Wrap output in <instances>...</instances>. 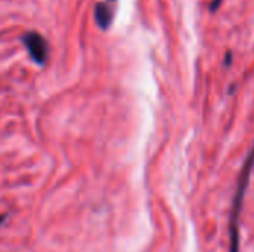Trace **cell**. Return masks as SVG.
<instances>
[{
  "label": "cell",
  "mask_w": 254,
  "mask_h": 252,
  "mask_svg": "<svg viewBox=\"0 0 254 252\" xmlns=\"http://www.w3.org/2000/svg\"><path fill=\"white\" fill-rule=\"evenodd\" d=\"M254 168V146L247 154L244 165L241 168L238 184L235 190V196L232 201V209H231V220H229V252L240 251V215L244 205L246 192L250 183V175Z\"/></svg>",
  "instance_id": "1"
},
{
  "label": "cell",
  "mask_w": 254,
  "mask_h": 252,
  "mask_svg": "<svg viewBox=\"0 0 254 252\" xmlns=\"http://www.w3.org/2000/svg\"><path fill=\"white\" fill-rule=\"evenodd\" d=\"M30 58L33 59L34 64L37 65H45L49 56V46L48 42L45 40V37L37 33V31H28L21 37Z\"/></svg>",
  "instance_id": "2"
},
{
  "label": "cell",
  "mask_w": 254,
  "mask_h": 252,
  "mask_svg": "<svg viewBox=\"0 0 254 252\" xmlns=\"http://www.w3.org/2000/svg\"><path fill=\"white\" fill-rule=\"evenodd\" d=\"M94 18H95V22L97 25L101 28V30H109L110 25H112V21H113V10L110 9V6L104 1H100L95 4L94 7Z\"/></svg>",
  "instance_id": "3"
},
{
  "label": "cell",
  "mask_w": 254,
  "mask_h": 252,
  "mask_svg": "<svg viewBox=\"0 0 254 252\" xmlns=\"http://www.w3.org/2000/svg\"><path fill=\"white\" fill-rule=\"evenodd\" d=\"M222 3H223V0H211L210 4H208L210 12H216V10L222 6Z\"/></svg>",
  "instance_id": "4"
},
{
  "label": "cell",
  "mask_w": 254,
  "mask_h": 252,
  "mask_svg": "<svg viewBox=\"0 0 254 252\" xmlns=\"http://www.w3.org/2000/svg\"><path fill=\"white\" fill-rule=\"evenodd\" d=\"M232 64V52H226V58H225V65L229 67Z\"/></svg>",
  "instance_id": "5"
},
{
  "label": "cell",
  "mask_w": 254,
  "mask_h": 252,
  "mask_svg": "<svg viewBox=\"0 0 254 252\" xmlns=\"http://www.w3.org/2000/svg\"><path fill=\"white\" fill-rule=\"evenodd\" d=\"M6 220V215H0V226L3 224V221Z\"/></svg>",
  "instance_id": "6"
},
{
  "label": "cell",
  "mask_w": 254,
  "mask_h": 252,
  "mask_svg": "<svg viewBox=\"0 0 254 252\" xmlns=\"http://www.w3.org/2000/svg\"><path fill=\"white\" fill-rule=\"evenodd\" d=\"M109 1H115V0H109Z\"/></svg>",
  "instance_id": "7"
}]
</instances>
